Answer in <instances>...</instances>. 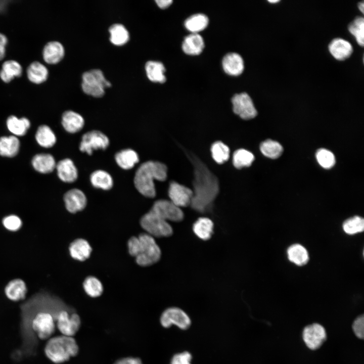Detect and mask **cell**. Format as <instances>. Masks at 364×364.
<instances>
[{
    "label": "cell",
    "instance_id": "6da1fadb",
    "mask_svg": "<svg viewBox=\"0 0 364 364\" xmlns=\"http://www.w3.org/2000/svg\"><path fill=\"white\" fill-rule=\"evenodd\" d=\"M57 298L44 291H39L20 306L23 343L13 356L15 359L35 353L37 340H46L54 333L56 316L63 308Z\"/></svg>",
    "mask_w": 364,
    "mask_h": 364
},
{
    "label": "cell",
    "instance_id": "7a4b0ae2",
    "mask_svg": "<svg viewBox=\"0 0 364 364\" xmlns=\"http://www.w3.org/2000/svg\"><path fill=\"white\" fill-rule=\"evenodd\" d=\"M191 158L194 167V179L190 206L197 211L204 212L211 206L218 194V180L202 161L194 156Z\"/></svg>",
    "mask_w": 364,
    "mask_h": 364
},
{
    "label": "cell",
    "instance_id": "3957f363",
    "mask_svg": "<svg viewBox=\"0 0 364 364\" xmlns=\"http://www.w3.org/2000/svg\"><path fill=\"white\" fill-rule=\"evenodd\" d=\"M167 175V168L165 164L158 161H146L136 170L134 185L141 194L148 198H153L156 194L154 180L164 181Z\"/></svg>",
    "mask_w": 364,
    "mask_h": 364
},
{
    "label": "cell",
    "instance_id": "277c9868",
    "mask_svg": "<svg viewBox=\"0 0 364 364\" xmlns=\"http://www.w3.org/2000/svg\"><path fill=\"white\" fill-rule=\"evenodd\" d=\"M127 244L129 254L135 257L136 262L140 266L152 265L160 259L161 252L159 246L154 237L147 233L132 237Z\"/></svg>",
    "mask_w": 364,
    "mask_h": 364
},
{
    "label": "cell",
    "instance_id": "5b68a950",
    "mask_svg": "<svg viewBox=\"0 0 364 364\" xmlns=\"http://www.w3.org/2000/svg\"><path fill=\"white\" fill-rule=\"evenodd\" d=\"M78 352L79 347L75 339L63 335L50 338L44 347L47 357L56 364L69 360Z\"/></svg>",
    "mask_w": 364,
    "mask_h": 364
},
{
    "label": "cell",
    "instance_id": "8992f818",
    "mask_svg": "<svg viewBox=\"0 0 364 364\" xmlns=\"http://www.w3.org/2000/svg\"><path fill=\"white\" fill-rule=\"evenodd\" d=\"M82 79L81 87L83 92L96 98L103 96L105 89L111 86L100 69H92L84 72Z\"/></svg>",
    "mask_w": 364,
    "mask_h": 364
},
{
    "label": "cell",
    "instance_id": "52a82bcc",
    "mask_svg": "<svg viewBox=\"0 0 364 364\" xmlns=\"http://www.w3.org/2000/svg\"><path fill=\"white\" fill-rule=\"evenodd\" d=\"M140 224L147 234L153 237H167L173 233L168 222L151 210L142 217Z\"/></svg>",
    "mask_w": 364,
    "mask_h": 364
},
{
    "label": "cell",
    "instance_id": "ba28073f",
    "mask_svg": "<svg viewBox=\"0 0 364 364\" xmlns=\"http://www.w3.org/2000/svg\"><path fill=\"white\" fill-rule=\"evenodd\" d=\"M109 144L108 136L104 133L99 130H91L82 135L79 150L91 155L95 150L106 149Z\"/></svg>",
    "mask_w": 364,
    "mask_h": 364
},
{
    "label": "cell",
    "instance_id": "9c48e42d",
    "mask_svg": "<svg viewBox=\"0 0 364 364\" xmlns=\"http://www.w3.org/2000/svg\"><path fill=\"white\" fill-rule=\"evenodd\" d=\"M56 325L63 335L73 337L80 328L81 319L77 313L70 314L66 310L62 309L56 316Z\"/></svg>",
    "mask_w": 364,
    "mask_h": 364
},
{
    "label": "cell",
    "instance_id": "30bf717a",
    "mask_svg": "<svg viewBox=\"0 0 364 364\" xmlns=\"http://www.w3.org/2000/svg\"><path fill=\"white\" fill-rule=\"evenodd\" d=\"M160 321L164 328H169L174 325L182 330L188 329L191 324L188 314L178 307H170L162 313Z\"/></svg>",
    "mask_w": 364,
    "mask_h": 364
},
{
    "label": "cell",
    "instance_id": "8fae6325",
    "mask_svg": "<svg viewBox=\"0 0 364 364\" xmlns=\"http://www.w3.org/2000/svg\"><path fill=\"white\" fill-rule=\"evenodd\" d=\"M150 210L167 221L179 222L181 221L184 217L180 208L175 205L170 200H157Z\"/></svg>",
    "mask_w": 364,
    "mask_h": 364
},
{
    "label": "cell",
    "instance_id": "7c38bea8",
    "mask_svg": "<svg viewBox=\"0 0 364 364\" xmlns=\"http://www.w3.org/2000/svg\"><path fill=\"white\" fill-rule=\"evenodd\" d=\"M302 338L306 346L310 349H318L327 339L325 328L320 324L313 323L304 327Z\"/></svg>",
    "mask_w": 364,
    "mask_h": 364
},
{
    "label": "cell",
    "instance_id": "4fadbf2b",
    "mask_svg": "<svg viewBox=\"0 0 364 364\" xmlns=\"http://www.w3.org/2000/svg\"><path fill=\"white\" fill-rule=\"evenodd\" d=\"M232 102L234 112L243 119H252L257 114L252 99L246 93L236 94Z\"/></svg>",
    "mask_w": 364,
    "mask_h": 364
},
{
    "label": "cell",
    "instance_id": "5bb4252c",
    "mask_svg": "<svg viewBox=\"0 0 364 364\" xmlns=\"http://www.w3.org/2000/svg\"><path fill=\"white\" fill-rule=\"evenodd\" d=\"M168 196L170 201L175 205L185 207L190 205L193 192L190 188L173 181L169 184Z\"/></svg>",
    "mask_w": 364,
    "mask_h": 364
},
{
    "label": "cell",
    "instance_id": "9a60e30c",
    "mask_svg": "<svg viewBox=\"0 0 364 364\" xmlns=\"http://www.w3.org/2000/svg\"><path fill=\"white\" fill-rule=\"evenodd\" d=\"M64 201L66 209L71 213L82 210L87 203L85 195L78 189L68 191L64 196Z\"/></svg>",
    "mask_w": 364,
    "mask_h": 364
},
{
    "label": "cell",
    "instance_id": "2e32d148",
    "mask_svg": "<svg viewBox=\"0 0 364 364\" xmlns=\"http://www.w3.org/2000/svg\"><path fill=\"white\" fill-rule=\"evenodd\" d=\"M27 291L26 284L21 279L11 280L4 289L6 297L9 300L15 302L25 299Z\"/></svg>",
    "mask_w": 364,
    "mask_h": 364
},
{
    "label": "cell",
    "instance_id": "e0dca14e",
    "mask_svg": "<svg viewBox=\"0 0 364 364\" xmlns=\"http://www.w3.org/2000/svg\"><path fill=\"white\" fill-rule=\"evenodd\" d=\"M56 168L59 178L63 182H74L78 177V171L73 162L69 158L59 161Z\"/></svg>",
    "mask_w": 364,
    "mask_h": 364
},
{
    "label": "cell",
    "instance_id": "ac0fdd59",
    "mask_svg": "<svg viewBox=\"0 0 364 364\" xmlns=\"http://www.w3.org/2000/svg\"><path fill=\"white\" fill-rule=\"evenodd\" d=\"M65 50L63 45L59 41H51L44 46L42 50V57L44 61L49 64L59 63L63 58Z\"/></svg>",
    "mask_w": 364,
    "mask_h": 364
},
{
    "label": "cell",
    "instance_id": "d6986e66",
    "mask_svg": "<svg viewBox=\"0 0 364 364\" xmlns=\"http://www.w3.org/2000/svg\"><path fill=\"white\" fill-rule=\"evenodd\" d=\"M329 50L336 59L340 61L347 59L353 52L351 43L341 38L333 39L329 44Z\"/></svg>",
    "mask_w": 364,
    "mask_h": 364
},
{
    "label": "cell",
    "instance_id": "ffe728a7",
    "mask_svg": "<svg viewBox=\"0 0 364 364\" xmlns=\"http://www.w3.org/2000/svg\"><path fill=\"white\" fill-rule=\"evenodd\" d=\"M224 72L229 75L238 76L244 70V61L241 56L236 53H230L225 55L222 61Z\"/></svg>",
    "mask_w": 364,
    "mask_h": 364
},
{
    "label": "cell",
    "instance_id": "44dd1931",
    "mask_svg": "<svg viewBox=\"0 0 364 364\" xmlns=\"http://www.w3.org/2000/svg\"><path fill=\"white\" fill-rule=\"evenodd\" d=\"M61 122L64 128L71 133L79 132L84 125L83 117L78 113L71 110L63 113Z\"/></svg>",
    "mask_w": 364,
    "mask_h": 364
},
{
    "label": "cell",
    "instance_id": "7402d4cb",
    "mask_svg": "<svg viewBox=\"0 0 364 364\" xmlns=\"http://www.w3.org/2000/svg\"><path fill=\"white\" fill-rule=\"evenodd\" d=\"M32 165L37 172L46 174L52 172L56 163L54 157L50 154L40 153L35 155L32 159Z\"/></svg>",
    "mask_w": 364,
    "mask_h": 364
},
{
    "label": "cell",
    "instance_id": "603a6c76",
    "mask_svg": "<svg viewBox=\"0 0 364 364\" xmlns=\"http://www.w3.org/2000/svg\"><path fill=\"white\" fill-rule=\"evenodd\" d=\"M69 250L73 258L82 261L89 258L92 249L87 241L78 239L70 244Z\"/></svg>",
    "mask_w": 364,
    "mask_h": 364
},
{
    "label": "cell",
    "instance_id": "cb8c5ba5",
    "mask_svg": "<svg viewBox=\"0 0 364 364\" xmlns=\"http://www.w3.org/2000/svg\"><path fill=\"white\" fill-rule=\"evenodd\" d=\"M204 48V42L202 36L198 33H192L185 37L183 44V51L189 55L200 54Z\"/></svg>",
    "mask_w": 364,
    "mask_h": 364
},
{
    "label": "cell",
    "instance_id": "d4e9b609",
    "mask_svg": "<svg viewBox=\"0 0 364 364\" xmlns=\"http://www.w3.org/2000/svg\"><path fill=\"white\" fill-rule=\"evenodd\" d=\"M115 160L118 165L125 170L132 168L139 161L138 154L131 149H125L117 152Z\"/></svg>",
    "mask_w": 364,
    "mask_h": 364
},
{
    "label": "cell",
    "instance_id": "484cf974",
    "mask_svg": "<svg viewBox=\"0 0 364 364\" xmlns=\"http://www.w3.org/2000/svg\"><path fill=\"white\" fill-rule=\"evenodd\" d=\"M27 76L30 81L35 84L44 82L48 78V68L38 61L30 63L26 70Z\"/></svg>",
    "mask_w": 364,
    "mask_h": 364
},
{
    "label": "cell",
    "instance_id": "4316f807",
    "mask_svg": "<svg viewBox=\"0 0 364 364\" xmlns=\"http://www.w3.org/2000/svg\"><path fill=\"white\" fill-rule=\"evenodd\" d=\"M20 143L14 135L0 137V155L6 157H13L19 152Z\"/></svg>",
    "mask_w": 364,
    "mask_h": 364
},
{
    "label": "cell",
    "instance_id": "83f0119b",
    "mask_svg": "<svg viewBox=\"0 0 364 364\" xmlns=\"http://www.w3.org/2000/svg\"><path fill=\"white\" fill-rule=\"evenodd\" d=\"M22 73V67L17 61L9 60L5 61L0 70V78L6 83L10 82L15 77H20Z\"/></svg>",
    "mask_w": 364,
    "mask_h": 364
},
{
    "label": "cell",
    "instance_id": "f1b7e54d",
    "mask_svg": "<svg viewBox=\"0 0 364 364\" xmlns=\"http://www.w3.org/2000/svg\"><path fill=\"white\" fill-rule=\"evenodd\" d=\"M6 125L8 130L14 136L24 135L30 126V122L26 117L18 118L11 115L7 119Z\"/></svg>",
    "mask_w": 364,
    "mask_h": 364
},
{
    "label": "cell",
    "instance_id": "f546056e",
    "mask_svg": "<svg viewBox=\"0 0 364 364\" xmlns=\"http://www.w3.org/2000/svg\"><path fill=\"white\" fill-rule=\"evenodd\" d=\"M148 78L154 82L164 83L166 81L164 75L165 68L163 64L158 61H149L145 65Z\"/></svg>",
    "mask_w": 364,
    "mask_h": 364
},
{
    "label": "cell",
    "instance_id": "4dcf8cb0",
    "mask_svg": "<svg viewBox=\"0 0 364 364\" xmlns=\"http://www.w3.org/2000/svg\"><path fill=\"white\" fill-rule=\"evenodd\" d=\"M213 222L207 217H200L194 223L193 232L200 239L207 240L210 239L213 234Z\"/></svg>",
    "mask_w": 364,
    "mask_h": 364
},
{
    "label": "cell",
    "instance_id": "1f68e13d",
    "mask_svg": "<svg viewBox=\"0 0 364 364\" xmlns=\"http://www.w3.org/2000/svg\"><path fill=\"white\" fill-rule=\"evenodd\" d=\"M90 181L93 187L103 190H109L113 186L111 175L103 170L94 171L90 175Z\"/></svg>",
    "mask_w": 364,
    "mask_h": 364
},
{
    "label": "cell",
    "instance_id": "d6a6232c",
    "mask_svg": "<svg viewBox=\"0 0 364 364\" xmlns=\"http://www.w3.org/2000/svg\"><path fill=\"white\" fill-rule=\"evenodd\" d=\"M35 139L39 145L47 148L53 147L57 140L54 132L47 125L38 127L35 133Z\"/></svg>",
    "mask_w": 364,
    "mask_h": 364
},
{
    "label": "cell",
    "instance_id": "836d02e7",
    "mask_svg": "<svg viewBox=\"0 0 364 364\" xmlns=\"http://www.w3.org/2000/svg\"><path fill=\"white\" fill-rule=\"evenodd\" d=\"M287 254L289 259L299 266L305 265L309 259L306 249L298 244L290 246L287 250Z\"/></svg>",
    "mask_w": 364,
    "mask_h": 364
},
{
    "label": "cell",
    "instance_id": "e575fe53",
    "mask_svg": "<svg viewBox=\"0 0 364 364\" xmlns=\"http://www.w3.org/2000/svg\"><path fill=\"white\" fill-rule=\"evenodd\" d=\"M109 31L110 41L114 45L122 46L129 39V32L122 24H113L110 27Z\"/></svg>",
    "mask_w": 364,
    "mask_h": 364
},
{
    "label": "cell",
    "instance_id": "d590c367",
    "mask_svg": "<svg viewBox=\"0 0 364 364\" xmlns=\"http://www.w3.org/2000/svg\"><path fill=\"white\" fill-rule=\"evenodd\" d=\"M208 21V18L205 15L197 14L187 19L185 22V26L192 33H198L207 27Z\"/></svg>",
    "mask_w": 364,
    "mask_h": 364
},
{
    "label": "cell",
    "instance_id": "8d00e7d4",
    "mask_svg": "<svg viewBox=\"0 0 364 364\" xmlns=\"http://www.w3.org/2000/svg\"><path fill=\"white\" fill-rule=\"evenodd\" d=\"M254 160L253 154L250 151L240 149L236 150L233 154V163L237 169L250 166Z\"/></svg>",
    "mask_w": 364,
    "mask_h": 364
},
{
    "label": "cell",
    "instance_id": "74e56055",
    "mask_svg": "<svg viewBox=\"0 0 364 364\" xmlns=\"http://www.w3.org/2000/svg\"><path fill=\"white\" fill-rule=\"evenodd\" d=\"M261 153L266 157L271 159H276L282 154L283 149L278 142L271 140H267L263 142L260 146Z\"/></svg>",
    "mask_w": 364,
    "mask_h": 364
},
{
    "label": "cell",
    "instance_id": "f35d334b",
    "mask_svg": "<svg viewBox=\"0 0 364 364\" xmlns=\"http://www.w3.org/2000/svg\"><path fill=\"white\" fill-rule=\"evenodd\" d=\"M211 152L213 159L218 164H222L230 157L229 148L220 141L215 142L212 145Z\"/></svg>",
    "mask_w": 364,
    "mask_h": 364
},
{
    "label": "cell",
    "instance_id": "ab89813d",
    "mask_svg": "<svg viewBox=\"0 0 364 364\" xmlns=\"http://www.w3.org/2000/svg\"><path fill=\"white\" fill-rule=\"evenodd\" d=\"M349 32L354 36L358 44L363 47L364 44V19L357 17L349 24L348 27Z\"/></svg>",
    "mask_w": 364,
    "mask_h": 364
},
{
    "label": "cell",
    "instance_id": "60d3db41",
    "mask_svg": "<svg viewBox=\"0 0 364 364\" xmlns=\"http://www.w3.org/2000/svg\"><path fill=\"white\" fill-rule=\"evenodd\" d=\"M83 286L86 293L92 297L100 296L103 291L101 282L97 278L92 276L85 279Z\"/></svg>",
    "mask_w": 364,
    "mask_h": 364
},
{
    "label": "cell",
    "instance_id": "b9f144b4",
    "mask_svg": "<svg viewBox=\"0 0 364 364\" xmlns=\"http://www.w3.org/2000/svg\"><path fill=\"white\" fill-rule=\"evenodd\" d=\"M344 231L347 234L354 235L363 232L364 220L359 216H355L346 219L343 224Z\"/></svg>",
    "mask_w": 364,
    "mask_h": 364
},
{
    "label": "cell",
    "instance_id": "7bdbcfd3",
    "mask_svg": "<svg viewBox=\"0 0 364 364\" xmlns=\"http://www.w3.org/2000/svg\"><path fill=\"white\" fill-rule=\"evenodd\" d=\"M316 157L318 163L324 168L330 169L335 164L334 154L328 150L319 149L316 152Z\"/></svg>",
    "mask_w": 364,
    "mask_h": 364
},
{
    "label": "cell",
    "instance_id": "ee69618b",
    "mask_svg": "<svg viewBox=\"0 0 364 364\" xmlns=\"http://www.w3.org/2000/svg\"><path fill=\"white\" fill-rule=\"evenodd\" d=\"M2 224L9 231L17 232L21 228L23 222L20 217L17 215L10 214L3 218Z\"/></svg>",
    "mask_w": 364,
    "mask_h": 364
},
{
    "label": "cell",
    "instance_id": "f6af8a7d",
    "mask_svg": "<svg viewBox=\"0 0 364 364\" xmlns=\"http://www.w3.org/2000/svg\"><path fill=\"white\" fill-rule=\"evenodd\" d=\"M352 330L355 335L359 339H362L364 337V316L360 315L357 317L353 322Z\"/></svg>",
    "mask_w": 364,
    "mask_h": 364
},
{
    "label": "cell",
    "instance_id": "bcb514c9",
    "mask_svg": "<svg viewBox=\"0 0 364 364\" xmlns=\"http://www.w3.org/2000/svg\"><path fill=\"white\" fill-rule=\"evenodd\" d=\"M192 355L188 351L177 353L171 358L170 364H191Z\"/></svg>",
    "mask_w": 364,
    "mask_h": 364
},
{
    "label": "cell",
    "instance_id": "7dc6e473",
    "mask_svg": "<svg viewBox=\"0 0 364 364\" xmlns=\"http://www.w3.org/2000/svg\"><path fill=\"white\" fill-rule=\"evenodd\" d=\"M114 364H143L139 357H126L117 360Z\"/></svg>",
    "mask_w": 364,
    "mask_h": 364
},
{
    "label": "cell",
    "instance_id": "c3c4849f",
    "mask_svg": "<svg viewBox=\"0 0 364 364\" xmlns=\"http://www.w3.org/2000/svg\"><path fill=\"white\" fill-rule=\"evenodd\" d=\"M8 38L3 33H0V61L3 60L5 56L6 46L8 43Z\"/></svg>",
    "mask_w": 364,
    "mask_h": 364
},
{
    "label": "cell",
    "instance_id": "681fc988",
    "mask_svg": "<svg viewBox=\"0 0 364 364\" xmlns=\"http://www.w3.org/2000/svg\"><path fill=\"white\" fill-rule=\"evenodd\" d=\"M155 2L159 7L161 9L168 7L172 3V0H156Z\"/></svg>",
    "mask_w": 364,
    "mask_h": 364
},
{
    "label": "cell",
    "instance_id": "f907efd6",
    "mask_svg": "<svg viewBox=\"0 0 364 364\" xmlns=\"http://www.w3.org/2000/svg\"><path fill=\"white\" fill-rule=\"evenodd\" d=\"M358 7L361 12L363 14L364 13V3L363 1H361L358 4Z\"/></svg>",
    "mask_w": 364,
    "mask_h": 364
},
{
    "label": "cell",
    "instance_id": "816d5d0a",
    "mask_svg": "<svg viewBox=\"0 0 364 364\" xmlns=\"http://www.w3.org/2000/svg\"><path fill=\"white\" fill-rule=\"evenodd\" d=\"M279 1H279V0H269V1H268V2L269 3H276L279 2Z\"/></svg>",
    "mask_w": 364,
    "mask_h": 364
}]
</instances>
